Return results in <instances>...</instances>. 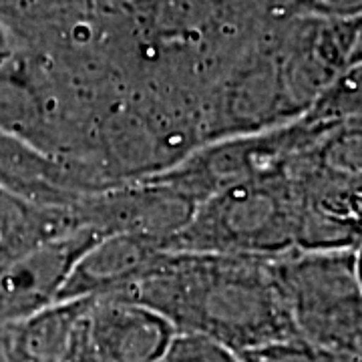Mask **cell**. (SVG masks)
Masks as SVG:
<instances>
[{
	"mask_svg": "<svg viewBox=\"0 0 362 362\" xmlns=\"http://www.w3.org/2000/svg\"><path fill=\"white\" fill-rule=\"evenodd\" d=\"M165 247L135 233H109L99 238L78 258L57 302L75 298L123 296L156 270Z\"/></svg>",
	"mask_w": 362,
	"mask_h": 362,
	"instance_id": "cell-7",
	"label": "cell"
},
{
	"mask_svg": "<svg viewBox=\"0 0 362 362\" xmlns=\"http://www.w3.org/2000/svg\"><path fill=\"white\" fill-rule=\"evenodd\" d=\"M240 356L244 362H361V358H350V356L316 349L300 338L272 342L266 346L242 352Z\"/></svg>",
	"mask_w": 362,
	"mask_h": 362,
	"instance_id": "cell-10",
	"label": "cell"
},
{
	"mask_svg": "<svg viewBox=\"0 0 362 362\" xmlns=\"http://www.w3.org/2000/svg\"><path fill=\"white\" fill-rule=\"evenodd\" d=\"M78 228H85L78 202L73 206L40 202L0 185V272Z\"/></svg>",
	"mask_w": 362,
	"mask_h": 362,
	"instance_id": "cell-8",
	"label": "cell"
},
{
	"mask_svg": "<svg viewBox=\"0 0 362 362\" xmlns=\"http://www.w3.org/2000/svg\"><path fill=\"white\" fill-rule=\"evenodd\" d=\"M288 16L306 18H358L362 0H280Z\"/></svg>",
	"mask_w": 362,
	"mask_h": 362,
	"instance_id": "cell-12",
	"label": "cell"
},
{
	"mask_svg": "<svg viewBox=\"0 0 362 362\" xmlns=\"http://www.w3.org/2000/svg\"><path fill=\"white\" fill-rule=\"evenodd\" d=\"M361 250H290L270 268L296 337L316 349L362 358Z\"/></svg>",
	"mask_w": 362,
	"mask_h": 362,
	"instance_id": "cell-3",
	"label": "cell"
},
{
	"mask_svg": "<svg viewBox=\"0 0 362 362\" xmlns=\"http://www.w3.org/2000/svg\"><path fill=\"white\" fill-rule=\"evenodd\" d=\"M286 165L199 202L165 250L232 256H278L300 250L302 204Z\"/></svg>",
	"mask_w": 362,
	"mask_h": 362,
	"instance_id": "cell-2",
	"label": "cell"
},
{
	"mask_svg": "<svg viewBox=\"0 0 362 362\" xmlns=\"http://www.w3.org/2000/svg\"><path fill=\"white\" fill-rule=\"evenodd\" d=\"M75 0H0V23L2 18L21 21L23 25H61L69 23Z\"/></svg>",
	"mask_w": 362,
	"mask_h": 362,
	"instance_id": "cell-11",
	"label": "cell"
},
{
	"mask_svg": "<svg viewBox=\"0 0 362 362\" xmlns=\"http://www.w3.org/2000/svg\"><path fill=\"white\" fill-rule=\"evenodd\" d=\"M266 0H125L141 61L195 66L244 49Z\"/></svg>",
	"mask_w": 362,
	"mask_h": 362,
	"instance_id": "cell-4",
	"label": "cell"
},
{
	"mask_svg": "<svg viewBox=\"0 0 362 362\" xmlns=\"http://www.w3.org/2000/svg\"><path fill=\"white\" fill-rule=\"evenodd\" d=\"M103 233L78 228L42 244L0 272V324H16L57 302L78 258Z\"/></svg>",
	"mask_w": 362,
	"mask_h": 362,
	"instance_id": "cell-6",
	"label": "cell"
},
{
	"mask_svg": "<svg viewBox=\"0 0 362 362\" xmlns=\"http://www.w3.org/2000/svg\"><path fill=\"white\" fill-rule=\"evenodd\" d=\"M16 324H0V362H16Z\"/></svg>",
	"mask_w": 362,
	"mask_h": 362,
	"instance_id": "cell-13",
	"label": "cell"
},
{
	"mask_svg": "<svg viewBox=\"0 0 362 362\" xmlns=\"http://www.w3.org/2000/svg\"><path fill=\"white\" fill-rule=\"evenodd\" d=\"M156 362H244L235 350L214 338L175 330Z\"/></svg>",
	"mask_w": 362,
	"mask_h": 362,
	"instance_id": "cell-9",
	"label": "cell"
},
{
	"mask_svg": "<svg viewBox=\"0 0 362 362\" xmlns=\"http://www.w3.org/2000/svg\"><path fill=\"white\" fill-rule=\"evenodd\" d=\"M14 54H16V51H14L13 33L4 23H0V69L6 65Z\"/></svg>",
	"mask_w": 362,
	"mask_h": 362,
	"instance_id": "cell-14",
	"label": "cell"
},
{
	"mask_svg": "<svg viewBox=\"0 0 362 362\" xmlns=\"http://www.w3.org/2000/svg\"><path fill=\"white\" fill-rule=\"evenodd\" d=\"M270 258L168 250L156 270L119 298L156 310L175 330L242 354L298 338Z\"/></svg>",
	"mask_w": 362,
	"mask_h": 362,
	"instance_id": "cell-1",
	"label": "cell"
},
{
	"mask_svg": "<svg viewBox=\"0 0 362 362\" xmlns=\"http://www.w3.org/2000/svg\"><path fill=\"white\" fill-rule=\"evenodd\" d=\"M175 328L156 310L119 296L85 298L65 362H156Z\"/></svg>",
	"mask_w": 362,
	"mask_h": 362,
	"instance_id": "cell-5",
	"label": "cell"
},
{
	"mask_svg": "<svg viewBox=\"0 0 362 362\" xmlns=\"http://www.w3.org/2000/svg\"><path fill=\"white\" fill-rule=\"evenodd\" d=\"M16 362H28V361H21V358H18V361H16Z\"/></svg>",
	"mask_w": 362,
	"mask_h": 362,
	"instance_id": "cell-15",
	"label": "cell"
}]
</instances>
